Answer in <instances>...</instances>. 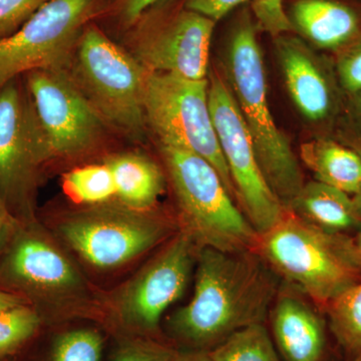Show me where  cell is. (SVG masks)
<instances>
[{"label":"cell","instance_id":"6da1fadb","mask_svg":"<svg viewBox=\"0 0 361 361\" xmlns=\"http://www.w3.org/2000/svg\"><path fill=\"white\" fill-rule=\"evenodd\" d=\"M196 265L193 296L169 322L175 338L209 351L239 330L264 324L281 283L256 252L204 247Z\"/></svg>","mask_w":361,"mask_h":361},{"label":"cell","instance_id":"7a4b0ae2","mask_svg":"<svg viewBox=\"0 0 361 361\" xmlns=\"http://www.w3.org/2000/svg\"><path fill=\"white\" fill-rule=\"evenodd\" d=\"M253 251L286 284L326 307L361 281V257L353 238L311 224L286 208Z\"/></svg>","mask_w":361,"mask_h":361},{"label":"cell","instance_id":"3957f363","mask_svg":"<svg viewBox=\"0 0 361 361\" xmlns=\"http://www.w3.org/2000/svg\"><path fill=\"white\" fill-rule=\"evenodd\" d=\"M224 68L226 82L251 135L263 175L287 208L305 182L290 142L271 115L257 26L246 11L239 16L230 32Z\"/></svg>","mask_w":361,"mask_h":361},{"label":"cell","instance_id":"277c9868","mask_svg":"<svg viewBox=\"0 0 361 361\" xmlns=\"http://www.w3.org/2000/svg\"><path fill=\"white\" fill-rule=\"evenodd\" d=\"M182 228L199 248L253 250L258 233L235 204L216 169L202 157L161 145Z\"/></svg>","mask_w":361,"mask_h":361},{"label":"cell","instance_id":"5b68a950","mask_svg":"<svg viewBox=\"0 0 361 361\" xmlns=\"http://www.w3.org/2000/svg\"><path fill=\"white\" fill-rule=\"evenodd\" d=\"M75 51V82L99 115L135 140L145 134V89L149 71L90 25Z\"/></svg>","mask_w":361,"mask_h":361},{"label":"cell","instance_id":"8992f818","mask_svg":"<svg viewBox=\"0 0 361 361\" xmlns=\"http://www.w3.org/2000/svg\"><path fill=\"white\" fill-rule=\"evenodd\" d=\"M147 125L161 145L192 152L217 171L228 192L236 199L209 106V80L149 71L145 89Z\"/></svg>","mask_w":361,"mask_h":361},{"label":"cell","instance_id":"52a82bcc","mask_svg":"<svg viewBox=\"0 0 361 361\" xmlns=\"http://www.w3.org/2000/svg\"><path fill=\"white\" fill-rule=\"evenodd\" d=\"M209 80V106L214 128L241 211L258 234L283 216L285 206L266 180L251 135L229 85L218 71Z\"/></svg>","mask_w":361,"mask_h":361},{"label":"cell","instance_id":"ba28073f","mask_svg":"<svg viewBox=\"0 0 361 361\" xmlns=\"http://www.w3.org/2000/svg\"><path fill=\"white\" fill-rule=\"evenodd\" d=\"M103 0H49L20 30L0 39V89L21 73L63 68Z\"/></svg>","mask_w":361,"mask_h":361},{"label":"cell","instance_id":"9c48e42d","mask_svg":"<svg viewBox=\"0 0 361 361\" xmlns=\"http://www.w3.org/2000/svg\"><path fill=\"white\" fill-rule=\"evenodd\" d=\"M26 85L44 161L80 155L96 144L103 116L63 68L30 71Z\"/></svg>","mask_w":361,"mask_h":361},{"label":"cell","instance_id":"30bf717a","mask_svg":"<svg viewBox=\"0 0 361 361\" xmlns=\"http://www.w3.org/2000/svg\"><path fill=\"white\" fill-rule=\"evenodd\" d=\"M161 216L130 208L104 207L73 214L61 232L73 250L102 269L118 267L153 248L173 232Z\"/></svg>","mask_w":361,"mask_h":361},{"label":"cell","instance_id":"8fae6325","mask_svg":"<svg viewBox=\"0 0 361 361\" xmlns=\"http://www.w3.org/2000/svg\"><path fill=\"white\" fill-rule=\"evenodd\" d=\"M44 163L30 99L13 80L0 89V194L21 223L32 221L37 171Z\"/></svg>","mask_w":361,"mask_h":361},{"label":"cell","instance_id":"7c38bea8","mask_svg":"<svg viewBox=\"0 0 361 361\" xmlns=\"http://www.w3.org/2000/svg\"><path fill=\"white\" fill-rule=\"evenodd\" d=\"M198 251L188 233H176L123 291L121 312L126 322L155 330L165 311L186 290Z\"/></svg>","mask_w":361,"mask_h":361},{"label":"cell","instance_id":"4fadbf2b","mask_svg":"<svg viewBox=\"0 0 361 361\" xmlns=\"http://www.w3.org/2000/svg\"><path fill=\"white\" fill-rule=\"evenodd\" d=\"M215 21L183 9L170 20L142 35L135 58L148 71L206 80Z\"/></svg>","mask_w":361,"mask_h":361},{"label":"cell","instance_id":"5bb4252c","mask_svg":"<svg viewBox=\"0 0 361 361\" xmlns=\"http://www.w3.org/2000/svg\"><path fill=\"white\" fill-rule=\"evenodd\" d=\"M275 39L285 85L296 108L310 122L334 127L345 97L334 59L319 56L297 37Z\"/></svg>","mask_w":361,"mask_h":361},{"label":"cell","instance_id":"9a60e30c","mask_svg":"<svg viewBox=\"0 0 361 361\" xmlns=\"http://www.w3.org/2000/svg\"><path fill=\"white\" fill-rule=\"evenodd\" d=\"M78 281L68 259L23 223L0 255V282L16 290L37 293L68 288Z\"/></svg>","mask_w":361,"mask_h":361},{"label":"cell","instance_id":"2e32d148","mask_svg":"<svg viewBox=\"0 0 361 361\" xmlns=\"http://www.w3.org/2000/svg\"><path fill=\"white\" fill-rule=\"evenodd\" d=\"M304 296L290 285H280L270 310L273 337L284 361H322L324 355V322Z\"/></svg>","mask_w":361,"mask_h":361},{"label":"cell","instance_id":"e0dca14e","mask_svg":"<svg viewBox=\"0 0 361 361\" xmlns=\"http://www.w3.org/2000/svg\"><path fill=\"white\" fill-rule=\"evenodd\" d=\"M288 18L314 47L334 54L361 37V4L349 0H296Z\"/></svg>","mask_w":361,"mask_h":361},{"label":"cell","instance_id":"ac0fdd59","mask_svg":"<svg viewBox=\"0 0 361 361\" xmlns=\"http://www.w3.org/2000/svg\"><path fill=\"white\" fill-rule=\"evenodd\" d=\"M287 209L329 231L343 233L361 224L350 195L316 180L305 183Z\"/></svg>","mask_w":361,"mask_h":361},{"label":"cell","instance_id":"d6986e66","mask_svg":"<svg viewBox=\"0 0 361 361\" xmlns=\"http://www.w3.org/2000/svg\"><path fill=\"white\" fill-rule=\"evenodd\" d=\"M301 159L324 183L346 194L357 193L361 188V156L355 149L330 137H320L301 146Z\"/></svg>","mask_w":361,"mask_h":361},{"label":"cell","instance_id":"ffe728a7","mask_svg":"<svg viewBox=\"0 0 361 361\" xmlns=\"http://www.w3.org/2000/svg\"><path fill=\"white\" fill-rule=\"evenodd\" d=\"M115 182L116 196L128 208L147 211L165 187L163 173L156 163L137 154H123L108 161Z\"/></svg>","mask_w":361,"mask_h":361},{"label":"cell","instance_id":"44dd1931","mask_svg":"<svg viewBox=\"0 0 361 361\" xmlns=\"http://www.w3.org/2000/svg\"><path fill=\"white\" fill-rule=\"evenodd\" d=\"M330 329L351 360L361 357V281L325 307Z\"/></svg>","mask_w":361,"mask_h":361},{"label":"cell","instance_id":"7402d4cb","mask_svg":"<svg viewBox=\"0 0 361 361\" xmlns=\"http://www.w3.org/2000/svg\"><path fill=\"white\" fill-rule=\"evenodd\" d=\"M209 353L215 361H279L263 323L235 332Z\"/></svg>","mask_w":361,"mask_h":361},{"label":"cell","instance_id":"603a6c76","mask_svg":"<svg viewBox=\"0 0 361 361\" xmlns=\"http://www.w3.org/2000/svg\"><path fill=\"white\" fill-rule=\"evenodd\" d=\"M66 191L84 204H99L116 196L115 182L108 164L75 169L63 177Z\"/></svg>","mask_w":361,"mask_h":361},{"label":"cell","instance_id":"cb8c5ba5","mask_svg":"<svg viewBox=\"0 0 361 361\" xmlns=\"http://www.w3.org/2000/svg\"><path fill=\"white\" fill-rule=\"evenodd\" d=\"M40 318L30 304L0 310V358L13 355L39 329Z\"/></svg>","mask_w":361,"mask_h":361},{"label":"cell","instance_id":"d4e9b609","mask_svg":"<svg viewBox=\"0 0 361 361\" xmlns=\"http://www.w3.org/2000/svg\"><path fill=\"white\" fill-rule=\"evenodd\" d=\"M103 339L90 329L66 332L54 342L49 361H101Z\"/></svg>","mask_w":361,"mask_h":361},{"label":"cell","instance_id":"484cf974","mask_svg":"<svg viewBox=\"0 0 361 361\" xmlns=\"http://www.w3.org/2000/svg\"><path fill=\"white\" fill-rule=\"evenodd\" d=\"M334 126L336 137H330L355 149L361 156V90L344 97Z\"/></svg>","mask_w":361,"mask_h":361},{"label":"cell","instance_id":"4316f807","mask_svg":"<svg viewBox=\"0 0 361 361\" xmlns=\"http://www.w3.org/2000/svg\"><path fill=\"white\" fill-rule=\"evenodd\" d=\"M334 70L345 96L361 90V37L336 54Z\"/></svg>","mask_w":361,"mask_h":361},{"label":"cell","instance_id":"83f0119b","mask_svg":"<svg viewBox=\"0 0 361 361\" xmlns=\"http://www.w3.org/2000/svg\"><path fill=\"white\" fill-rule=\"evenodd\" d=\"M49 0H0V39L20 30Z\"/></svg>","mask_w":361,"mask_h":361},{"label":"cell","instance_id":"f1b7e54d","mask_svg":"<svg viewBox=\"0 0 361 361\" xmlns=\"http://www.w3.org/2000/svg\"><path fill=\"white\" fill-rule=\"evenodd\" d=\"M252 9L257 18L258 27L272 37H276L293 30L285 13L283 0H253Z\"/></svg>","mask_w":361,"mask_h":361},{"label":"cell","instance_id":"f546056e","mask_svg":"<svg viewBox=\"0 0 361 361\" xmlns=\"http://www.w3.org/2000/svg\"><path fill=\"white\" fill-rule=\"evenodd\" d=\"M176 351L156 341H129L118 349L113 361H172Z\"/></svg>","mask_w":361,"mask_h":361},{"label":"cell","instance_id":"4dcf8cb0","mask_svg":"<svg viewBox=\"0 0 361 361\" xmlns=\"http://www.w3.org/2000/svg\"><path fill=\"white\" fill-rule=\"evenodd\" d=\"M248 0H187L185 8L202 14L217 23L235 7Z\"/></svg>","mask_w":361,"mask_h":361},{"label":"cell","instance_id":"1f68e13d","mask_svg":"<svg viewBox=\"0 0 361 361\" xmlns=\"http://www.w3.org/2000/svg\"><path fill=\"white\" fill-rule=\"evenodd\" d=\"M20 223L14 217L0 194V255L13 238Z\"/></svg>","mask_w":361,"mask_h":361},{"label":"cell","instance_id":"d6a6232c","mask_svg":"<svg viewBox=\"0 0 361 361\" xmlns=\"http://www.w3.org/2000/svg\"><path fill=\"white\" fill-rule=\"evenodd\" d=\"M160 1L163 0H123L120 7L121 16L127 23H135L149 7Z\"/></svg>","mask_w":361,"mask_h":361},{"label":"cell","instance_id":"836d02e7","mask_svg":"<svg viewBox=\"0 0 361 361\" xmlns=\"http://www.w3.org/2000/svg\"><path fill=\"white\" fill-rule=\"evenodd\" d=\"M23 304H28V300L25 297L0 287V310L23 305Z\"/></svg>","mask_w":361,"mask_h":361},{"label":"cell","instance_id":"e575fe53","mask_svg":"<svg viewBox=\"0 0 361 361\" xmlns=\"http://www.w3.org/2000/svg\"><path fill=\"white\" fill-rule=\"evenodd\" d=\"M172 361H215L211 357L209 351L189 349L176 353Z\"/></svg>","mask_w":361,"mask_h":361},{"label":"cell","instance_id":"d590c367","mask_svg":"<svg viewBox=\"0 0 361 361\" xmlns=\"http://www.w3.org/2000/svg\"><path fill=\"white\" fill-rule=\"evenodd\" d=\"M353 205H355V212L358 218L361 220V188L360 191L353 196Z\"/></svg>","mask_w":361,"mask_h":361},{"label":"cell","instance_id":"8d00e7d4","mask_svg":"<svg viewBox=\"0 0 361 361\" xmlns=\"http://www.w3.org/2000/svg\"><path fill=\"white\" fill-rule=\"evenodd\" d=\"M358 229L360 230H358L357 235H356L355 238H353V242H355L356 250H357L358 254H360L361 257V224Z\"/></svg>","mask_w":361,"mask_h":361},{"label":"cell","instance_id":"74e56055","mask_svg":"<svg viewBox=\"0 0 361 361\" xmlns=\"http://www.w3.org/2000/svg\"><path fill=\"white\" fill-rule=\"evenodd\" d=\"M351 361H361V357L355 358V360H351Z\"/></svg>","mask_w":361,"mask_h":361}]
</instances>
